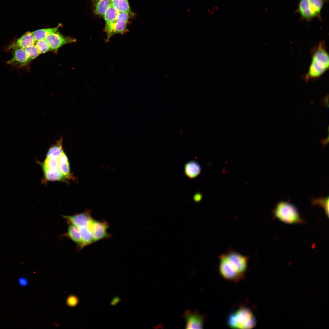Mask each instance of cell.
I'll use <instances>...</instances> for the list:
<instances>
[{"instance_id": "1", "label": "cell", "mask_w": 329, "mask_h": 329, "mask_svg": "<svg viewBox=\"0 0 329 329\" xmlns=\"http://www.w3.org/2000/svg\"><path fill=\"white\" fill-rule=\"evenodd\" d=\"M248 259V256L235 251L222 254L219 256V273L227 280L239 281L246 273Z\"/></svg>"}, {"instance_id": "2", "label": "cell", "mask_w": 329, "mask_h": 329, "mask_svg": "<svg viewBox=\"0 0 329 329\" xmlns=\"http://www.w3.org/2000/svg\"><path fill=\"white\" fill-rule=\"evenodd\" d=\"M310 51L311 62L307 73L302 77L306 82L320 78L329 67V54L324 40L320 41Z\"/></svg>"}, {"instance_id": "3", "label": "cell", "mask_w": 329, "mask_h": 329, "mask_svg": "<svg viewBox=\"0 0 329 329\" xmlns=\"http://www.w3.org/2000/svg\"><path fill=\"white\" fill-rule=\"evenodd\" d=\"M227 323L232 328L250 329L256 326V320L251 310L243 306L232 312L228 317Z\"/></svg>"}, {"instance_id": "4", "label": "cell", "mask_w": 329, "mask_h": 329, "mask_svg": "<svg viewBox=\"0 0 329 329\" xmlns=\"http://www.w3.org/2000/svg\"><path fill=\"white\" fill-rule=\"evenodd\" d=\"M274 214L278 219L285 223L292 224L302 221L297 208L288 202L279 203L274 210Z\"/></svg>"}, {"instance_id": "5", "label": "cell", "mask_w": 329, "mask_h": 329, "mask_svg": "<svg viewBox=\"0 0 329 329\" xmlns=\"http://www.w3.org/2000/svg\"><path fill=\"white\" fill-rule=\"evenodd\" d=\"M132 16H133L129 13L119 12L116 21L106 32L107 41L115 34H123L127 32V24L130 17Z\"/></svg>"}, {"instance_id": "6", "label": "cell", "mask_w": 329, "mask_h": 329, "mask_svg": "<svg viewBox=\"0 0 329 329\" xmlns=\"http://www.w3.org/2000/svg\"><path fill=\"white\" fill-rule=\"evenodd\" d=\"M12 57L7 64L13 65L17 68L25 69L30 63L24 49L19 48L11 50Z\"/></svg>"}, {"instance_id": "7", "label": "cell", "mask_w": 329, "mask_h": 329, "mask_svg": "<svg viewBox=\"0 0 329 329\" xmlns=\"http://www.w3.org/2000/svg\"><path fill=\"white\" fill-rule=\"evenodd\" d=\"M45 39L51 49L53 50L58 49L65 44L76 41L75 39L64 36L58 31L50 34Z\"/></svg>"}, {"instance_id": "8", "label": "cell", "mask_w": 329, "mask_h": 329, "mask_svg": "<svg viewBox=\"0 0 329 329\" xmlns=\"http://www.w3.org/2000/svg\"><path fill=\"white\" fill-rule=\"evenodd\" d=\"M184 317L186 322V328L188 329H201L203 328L205 317L197 312L189 310L186 311Z\"/></svg>"}, {"instance_id": "9", "label": "cell", "mask_w": 329, "mask_h": 329, "mask_svg": "<svg viewBox=\"0 0 329 329\" xmlns=\"http://www.w3.org/2000/svg\"><path fill=\"white\" fill-rule=\"evenodd\" d=\"M63 217L69 222L79 228L82 227L90 226L93 220L90 212L87 210L71 216H64Z\"/></svg>"}, {"instance_id": "10", "label": "cell", "mask_w": 329, "mask_h": 329, "mask_svg": "<svg viewBox=\"0 0 329 329\" xmlns=\"http://www.w3.org/2000/svg\"><path fill=\"white\" fill-rule=\"evenodd\" d=\"M36 41L32 33L27 32L21 37L13 41L6 48V51L19 48H25L26 47L34 44Z\"/></svg>"}, {"instance_id": "11", "label": "cell", "mask_w": 329, "mask_h": 329, "mask_svg": "<svg viewBox=\"0 0 329 329\" xmlns=\"http://www.w3.org/2000/svg\"><path fill=\"white\" fill-rule=\"evenodd\" d=\"M90 227L94 242L108 236V225L106 222L99 221L93 219Z\"/></svg>"}, {"instance_id": "12", "label": "cell", "mask_w": 329, "mask_h": 329, "mask_svg": "<svg viewBox=\"0 0 329 329\" xmlns=\"http://www.w3.org/2000/svg\"><path fill=\"white\" fill-rule=\"evenodd\" d=\"M295 12L299 13L300 19L301 21L309 22L315 18L308 0H300Z\"/></svg>"}, {"instance_id": "13", "label": "cell", "mask_w": 329, "mask_h": 329, "mask_svg": "<svg viewBox=\"0 0 329 329\" xmlns=\"http://www.w3.org/2000/svg\"><path fill=\"white\" fill-rule=\"evenodd\" d=\"M119 12L111 4L105 11L103 18L105 22L104 30L107 32L116 21Z\"/></svg>"}, {"instance_id": "14", "label": "cell", "mask_w": 329, "mask_h": 329, "mask_svg": "<svg viewBox=\"0 0 329 329\" xmlns=\"http://www.w3.org/2000/svg\"><path fill=\"white\" fill-rule=\"evenodd\" d=\"M78 228L81 238L80 249L94 242L90 226L82 227Z\"/></svg>"}, {"instance_id": "15", "label": "cell", "mask_w": 329, "mask_h": 329, "mask_svg": "<svg viewBox=\"0 0 329 329\" xmlns=\"http://www.w3.org/2000/svg\"><path fill=\"white\" fill-rule=\"evenodd\" d=\"M94 12L101 17H103L108 7L111 5V0H91Z\"/></svg>"}, {"instance_id": "16", "label": "cell", "mask_w": 329, "mask_h": 329, "mask_svg": "<svg viewBox=\"0 0 329 329\" xmlns=\"http://www.w3.org/2000/svg\"><path fill=\"white\" fill-rule=\"evenodd\" d=\"M58 168L65 179L71 178L70 167L68 157L63 151L58 159Z\"/></svg>"}, {"instance_id": "17", "label": "cell", "mask_w": 329, "mask_h": 329, "mask_svg": "<svg viewBox=\"0 0 329 329\" xmlns=\"http://www.w3.org/2000/svg\"><path fill=\"white\" fill-rule=\"evenodd\" d=\"M184 171L186 175L190 178H194L200 173L201 168L199 164L195 161H191L186 164Z\"/></svg>"}, {"instance_id": "18", "label": "cell", "mask_w": 329, "mask_h": 329, "mask_svg": "<svg viewBox=\"0 0 329 329\" xmlns=\"http://www.w3.org/2000/svg\"><path fill=\"white\" fill-rule=\"evenodd\" d=\"M43 170L46 180L61 181L65 179L58 168H46Z\"/></svg>"}, {"instance_id": "19", "label": "cell", "mask_w": 329, "mask_h": 329, "mask_svg": "<svg viewBox=\"0 0 329 329\" xmlns=\"http://www.w3.org/2000/svg\"><path fill=\"white\" fill-rule=\"evenodd\" d=\"M314 18L321 20V12L327 0H308Z\"/></svg>"}, {"instance_id": "20", "label": "cell", "mask_w": 329, "mask_h": 329, "mask_svg": "<svg viewBox=\"0 0 329 329\" xmlns=\"http://www.w3.org/2000/svg\"><path fill=\"white\" fill-rule=\"evenodd\" d=\"M66 236L76 244L80 249L81 238L79 228L76 226L69 223L68 231Z\"/></svg>"}, {"instance_id": "21", "label": "cell", "mask_w": 329, "mask_h": 329, "mask_svg": "<svg viewBox=\"0 0 329 329\" xmlns=\"http://www.w3.org/2000/svg\"><path fill=\"white\" fill-rule=\"evenodd\" d=\"M61 25V24H59L54 28L39 29L32 33L36 41H37L41 40L44 39L50 34L58 31Z\"/></svg>"}, {"instance_id": "22", "label": "cell", "mask_w": 329, "mask_h": 329, "mask_svg": "<svg viewBox=\"0 0 329 329\" xmlns=\"http://www.w3.org/2000/svg\"><path fill=\"white\" fill-rule=\"evenodd\" d=\"M62 138H61L49 149L46 157L58 158L64 151L62 148Z\"/></svg>"}, {"instance_id": "23", "label": "cell", "mask_w": 329, "mask_h": 329, "mask_svg": "<svg viewBox=\"0 0 329 329\" xmlns=\"http://www.w3.org/2000/svg\"><path fill=\"white\" fill-rule=\"evenodd\" d=\"M111 4L119 12L129 13L134 16L131 9L128 0H111Z\"/></svg>"}, {"instance_id": "24", "label": "cell", "mask_w": 329, "mask_h": 329, "mask_svg": "<svg viewBox=\"0 0 329 329\" xmlns=\"http://www.w3.org/2000/svg\"><path fill=\"white\" fill-rule=\"evenodd\" d=\"M24 49L30 62L37 57L40 54L34 44L29 45Z\"/></svg>"}, {"instance_id": "25", "label": "cell", "mask_w": 329, "mask_h": 329, "mask_svg": "<svg viewBox=\"0 0 329 329\" xmlns=\"http://www.w3.org/2000/svg\"><path fill=\"white\" fill-rule=\"evenodd\" d=\"M58 158L46 157L45 160L42 164L43 169L58 168Z\"/></svg>"}, {"instance_id": "26", "label": "cell", "mask_w": 329, "mask_h": 329, "mask_svg": "<svg viewBox=\"0 0 329 329\" xmlns=\"http://www.w3.org/2000/svg\"><path fill=\"white\" fill-rule=\"evenodd\" d=\"M36 42L35 44L40 54L47 52L51 49L45 39Z\"/></svg>"}, {"instance_id": "27", "label": "cell", "mask_w": 329, "mask_h": 329, "mask_svg": "<svg viewBox=\"0 0 329 329\" xmlns=\"http://www.w3.org/2000/svg\"><path fill=\"white\" fill-rule=\"evenodd\" d=\"M320 204L324 208L326 214L328 216V198H325L320 200H317L316 203Z\"/></svg>"}, {"instance_id": "28", "label": "cell", "mask_w": 329, "mask_h": 329, "mask_svg": "<svg viewBox=\"0 0 329 329\" xmlns=\"http://www.w3.org/2000/svg\"><path fill=\"white\" fill-rule=\"evenodd\" d=\"M78 302V298L75 295H70L67 298V304L69 306L73 307L76 306Z\"/></svg>"}, {"instance_id": "29", "label": "cell", "mask_w": 329, "mask_h": 329, "mask_svg": "<svg viewBox=\"0 0 329 329\" xmlns=\"http://www.w3.org/2000/svg\"><path fill=\"white\" fill-rule=\"evenodd\" d=\"M18 281L19 285L22 286H25L28 284V281L27 279L24 277L19 278Z\"/></svg>"}, {"instance_id": "30", "label": "cell", "mask_w": 329, "mask_h": 329, "mask_svg": "<svg viewBox=\"0 0 329 329\" xmlns=\"http://www.w3.org/2000/svg\"><path fill=\"white\" fill-rule=\"evenodd\" d=\"M202 198V195L199 193H197L196 194L194 197V200L196 201H200Z\"/></svg>"}]
</instances>
